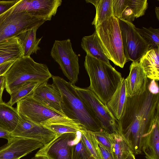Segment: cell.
Listing matches in <instances>:
<instances>
[{
	"label": "cell",
	"mask_w": 159,
	"mask_h": 159,
	"mask_svg": "<svg viewBox=\"0 0 159 159\" xmlns=\"http://www.w3.org/2000/svg\"><path fill=\"white\" fill-rule=\"evenodd\" d=\"M158 110L159 93L151 90L148 82L143 94L127 97L122 117L118 120V131L134 155L142 153L143 138Z\"/></svg>",
	"instance_id": "6da1fadb"
},
{
	"label": "cell",
	"mask_w": 159,
	"mask_h": 159,
	"mask_svg": "<svg viewBox=\"0 0 159 159\" xmlns=\"http://www.w3.org/2000/svg\"><path fill=\"white\" fill-rule=\"evenodd\" d=\"M52 78L61 93V107L64 115L88 130L95 132L103 130L95 116L81 99L74 85L59 76L52 75Z\"/></svg>",
	"instance_id": "7a4b0ae2"
},
{
	"label": "cell",
	"mask_w": 159,
	"mask_h": 159,
	"mask_svg": "<svg viewBox=\"0 0 159 159\" xmlns=\"http://www.w3.org/2000/svg\"><path fill=\"white\" fill-rule=\"evenodd\" d=\"M84 66L89 76L88 88L106 104L122 77L120 73L109 65L86 54Z\"/></svg>",
	"instance_id": "3957f363"
},
{
	"label": "cell",
	"mask_w": 159,
	"mask_h": 159,
	"mask_svg": "<svg viewBox=\"0 0 159 159\" xmlns=\"http://www.w3.org/2000/svg\"><path fill=\"white\" fill-rule=\"evenodd\" d=\"M3 75L5 88L10 94L26 82L42 83L52 76L47 65L35 61L30 57L24 56L15 61Z\"/></svg>",
	"instance_id": "277c9868"
},
{
	"label": "cell",
	"mask_w": 159,
	"mask_h": 159,
	"mask_svg": "<svg viewBox=\"0 0 159 159\" xmlns=\"http://www.w3.org/2000/svg\"><path fill=\"white\" fill-rule=\"evenodd\" d=\"M95 31L109 60L123 68L127 61L118 19L113 15L95 26Z\"/></svg>",
	"instance_id": "5b68a950"
},
{
	"label": "cell",
	"mask_w": 159,
	"mask_h": 159,
	"mask_svg": "<svg viewBox=\"0 0 159 159\" xmlns=\"http://www.w3.org/2000/svg\"><path fill=\"white\" fill-rule=\"evenodd\" d=\"M16 103V109L20 117L37 125L45 126L52 124H76L66 117L40 104L31 95Z\"/></svg>",
	"instance_id": "8992f818"
},
{
	"label": "cell",
	"mask_w": 159,
	"mask_h": 159,
	"mask_svg": "<svg viewBox=\"0 0 159 159\" xmlns=\"http://www.w3.org/2000/svg\"><path fill=\"white\" fill-rule=\"evenodd\" d=\"M16 4L0 15V42L38 26L46 21L25 11H18Z\"/></svg>",
	"instance_id": "52a82bcc"
},
{
	"label": "cell",
	"mask_w": 159,
	"mask_h": 159,
	"mask_svg": "<svg viewBox=\"0 0 159 159\" xmlns=\"http://www.w3.org/2000/svg\"><path fill=\"white\" fill-rule=\"evenodd\" d=\"M50 55L69 82L75 85L78 80L80 66L78 56L72 49L70 40H55Z\"/></svg>",
	"instance_id": "ba28073f"
},
{
	"label": "cell",
	"mask_w": 159,
	"mask_h": 159,
	"mask_svg": "<svg viewBox=\"0 0 159 159\" xmlns=\"http://www.w3.org/2000/svg\"><path fill=\"white\" fill-rule=\"evenodd\" d=\"M75 89L84 103L99 122L103 129L109 134L118 131V120L103 103L88 87L81 88L74 85Z\"/></svg>",
	"instance_id": "9c48e42d"
},
{
	"label": "cell",
	"mask_w": 159,
	"mask_h": 159,
	"mask_svg": "<svg viewBox=\"0 0 159 159\" xmlns=\"http://www.w3.org/2000/svg\"><path fill=\"white\" fill-rule=\"evenodd\" d=\"M127 59L139 61L150 50V46L135 29L131 22L118 18Z\"/></svg>",
	"instance_id": "30bf717a"
},
{
	"label": "cell",
	"mask_w": 159,
	"mask_h": 159,
	"mask_svg": "<svg viewBox=\"0 0 159 159\" xmlns=\"http://www.w3.org/2000/svg\"><path fill=\"white\" fill-rule=\"evenodd\" d=\"M79 131L56 135L40 148L35 156H42L47 159H72L73 145Z\"/></svg>",
	"instance_id": "8fae6325"
},
{
	"label": "cell",
	"mask_w": 159,
	"mask_h": 159,
	"mask_svg": "<svg viewBox=\"0 0 159 159\" xmlns=\"http://www.w3.org/2000/svg\"><path fill=\"white\" fill-rule=\"evenodd\" d=\"M62 2L61 0H19L15 8L17 11H26L46 21L51 20L55 16Z\"/></svg>",
	"instance_id": "7c38bea8"
},
{
	"label": "cell",
	"mask_w": 159,
	"mask_h": 159,
	"mask_svg": "<svg viewBox=\"0 0 159 159\" xmlns=\"http://www.w3.org/2000/svg\"><path fill=\"white\" fill-rule=\"evenodd\" d=\"M43 146L37 140L14 136L0 147V159H20Z\"/></svg>",
	"instance_id": "4fadbf2b"
},
{
	"label": "cell",
	"mask_w": 159,
	"mask_h": 159,
	"mask_svg": "<svg viewBox=\"0 0 159 159\" xmlns=\"http://www.w3.org/2000/svg\"><path fill=\"white\" fill-rule=\"evenodd\" d=\"M11 133L14 137L34 140L44 145L49 143L56 136L54 132L46 127L21 117L16 128Z\"/></svg>",
	"instance_id": "5bb4252c"
},
{
	"label": "cell",
	"mask_w": 159,
	"mask_h": 159,
	"mask_svg": "<svg viewBox=\"0 0 159 159\" xmlns=\"http://www.w3.org/2000/svg\"><path fill=\"white\" fill-rule=\"evenodd\" d=\"M48 82L39 84L31 95V96L43 106L66 116L61 108L62 98L59 89L53 83L50 84Z\"/></svg>",
	"instance_id": "9a60e30c"
},
{
	"label": "cell",
	"mask_w": 159,
	"mask_h": 159,
	"mask_svg": "<svg viewBox=\"0 0 159 159\" xmlns=\"http://www.w3.org/2000/svg\"><path fill=\"white\" fill-rule=\"evenodd\" d=\"M130 72L125 79L127 97L143 94L146 91L149 80L139 61H133Z\"/></svg>",
	"instance_id": "2e32d148"
},
{
	"label": "cell",
	"mask_w": 159,
	"mask_h": 159,
	"mask_svg": "<svg viewBox=\"0 0 159 159\" xmlns=\"http://www.w3.org/2000/svg\"><path fill=\"white\" fill-rule=\"evenodd\" d=\"M142 152L147 159H159V110L143 138Z\"/></svg>",
	"instance_id": "e0dca14e"
},
{
	"label": "cell",
	"mask_w": 159,
	"mask_h": 159,
	"mask_svg": "<svg viewBox=\"0 0 159 159\" xmlns=\"http://www.w3.org/2000/svg\"><path fill=\"white\" fill-rule=\"evenodd\" d=\"M23 50L17 36L8 38L0 42V64L16 61L23 56Z\"/></svg>",
	"instance_id": "ac0fdd59"
},
{
	"label": "cell",
	"mask_w": 159,
	"mask_h": 159,
	"mask_svg": "<svg viewBox=\"0 0 159 159\" xmlns=\"http://www.w3.org/2000/svg\"><path fill=\"white\" fill-rule=\"evenodd\" d=\"M127 96L125 79L122 78L116 90L106 104L108 108L117 120L123 114Z\"/></svg>",
	"instance_id": "d6986e66"
},
{
	"label": "cell",
	"mask_w": 159,
	"mask_h": 159,
	"mask_svg": "<svg viewBox=\"0 0 159 159\" xmlns=\"http://www.w3.org/2000/svg\"><path fill=\"white\" fill-rule=\"evenodd\" d=\"M139 62L148 79L159 80V48L149 50L141 58Z\"/></svg>",
	"instance_id": "ffe728a7"
},
{
	"label": "cell",
	"mask_w": 159,
	"mask_h": 159,
	"mask_svg": "<svg viewBox=\"0 0 159 159\" xmlns=\"http://www.w3.org/2000/svg\"><path fill=\"white\" fill-rule=\"evenodd\" d=\"M81 47L86 54L102 61L111 65L106 55L95 31L92 35L84 36Z\"/></svg>",
	"instance_id": "44dd1931"
},
{
	"label": "cell",
	"mask_w": 159,
	"mask_h": 159,
	"mask_svg": "<svg viewBox=\"0 0 159 159\" xmlns=\"http://www.w3.org/2000/svg\"><path fill=\"white\" fill-rule=\"evenodd\" d=\"M39 27H35L17 36L23 50V56L30 57L31 55L37 54V51L40 50L39 45L42 37L37 39L36 36Z\"/></svg>",
	"instance_id": "7402d4cb"
},
{
	"label": "cell",
	"mask_w": 159,
	"mask_h": 159,
	"mask_svg": "<svg viewBox=\"0 0 159 159\" xmlns=\"http://www.w3.org/2000/svg\"><path fill=\"white\" fill-rule=\"evenodd\" d=\"M20 116L16 108L4 102L0 104V127L10 132L17 126Z\"/></svg>",
	"instance_id": "603a6c76"
},
{
	"label": "cell",
	"mask_w": 159,
	"mask_h": 159,
	"mask_svg": "<svg viewBox=\"0 0 159 159\" xmlns=\"http://www.w3.org/2000/svg\"><path fill=\"white\" fill-rule=\"evenodd\" d=\"M95 6L96 13L92 24L98 25L109 19L113 15L112 0H86Z\"/></svg>",
	"instance_id": "cb8c5ba5"
},
{
	"label": "cell",
	"mask_w": 159,
	"mask_h": 159,
	"mask_svg": "<svg viewBox=\"0 0 159 159\" xmlns=\"http://www.w3.org/2000/svg\"><path fill=\"white\" fill-rule=\"evenodd\" d=\"M113 159H126L132 152L118 131L110 134Z\"/></svg>",
	"instance_id": "d4e9b609"
},
{
	"label": "cell",
	"mask_w": 159,
	"mask_h": 159,
	"mask_svg": "<svg viewBox=\"0 0 159 159\" xmlns=\"http://www.w3.org/2000/svg\"><path fill=\"white\" fill-rule=\"evenodd\" d=\"M80 138L95 159H102L98 142L93 132L83 128L80 131Z\"/></svg>",
	"instance_id": "484cf974"
},
{
	"label": "cell",
	"mask_w": 159,
	"mask_h": 159,
	"mask_svg": "<svg viewBox=\"0 0 159 159\" xmlns=\"http://www.w3.org/2000/svg\"><path fill=\"white\" fill-rule=\"evenodd\" d=\"M40 84L36 81H28L24 83L10 94V99L7 103L12 106L20 100L31 95Z\"/></svg>",
	"instance_id": "4316f807"
},
{
	"label": "cell",
	"mask_w": 159,
	"mask_h": 159,
	"mask_svg": "<svg viewBox=\"0 0 159 159\" xmlns=\"http://www.w3.org/2000/svg\"><path fill=\"white\" fill-rule=\"evenodd\" d=\"M135 29L142 38L150 46V49L159 48V29L150 27Z\"/></svg>",
	"instance_id": "83f0119b"
},
{
	"label": "cell",
	"mask_w": 159,
	"mask_h": 159,
	"mask_svg": "<svg viewBox=\"0 0 159 159\" xmlns=\"http://www.w3.org/2000/svg\"><path fill=\"white\" fill-rule=\"evenodd\" d=\"M45 127L54 132L56 136L66 133H76L83 128L76 124H52Z\"/></svg>",
	"instance_id": "f1b7e54d"
},
{
	"label": "cell",
	"mask_w": 159,
	"mask_h": 159,
	"mask_svg": "<svg viewBox=\"0 0 159 159\" xmlns=\"http://www.w3.org/2000/svg\"><path fill=\"white\" fill-rule=\"evenodd\" d=\"M93 157L80 138L73 147L72 159H93Z\"/></svg>",
	"instance_id": "f546056e"
},
{
	"label": "cell",
	"mask_w": 159,
	"mask_h": 159,
	"mask_svg": "<svg viewBox=\"0 0 159 159\" xmlns=\"http://www.w3.org/2000/svg\"><path fill=\"white\" fill-rule=\"evenodd\" d=\"M148 6L147 0H128V6L131 9L136 18L144 15Z\"/></svg>",
	"instance_id": "4dcf8cb0"
},
{
	"label": "cell",
	"mask_w": 159,
	"mask_h": 159,
	"mask_svg": "<svg viewBox=\"0 0 159 159\" xmlns=\"http://www.w3.org/2000/svg\"><path fill=\"white\" fill-rule=\"evenodd\" d=\"M93 132L98 143L111 151L112 143L110 134L108 133L103 129Z\"/></svg>",
	"instance_id": "1f68e13d"
},
{
	"label": "cell",
	"mask_w": 159,
	"mask_h": 159,
	"mask_svg": "<svg viewBox=\"0 0 159 159\" xmlns=\"http://www.w3.org/2000/svg\"><path fill=\"white\" fill-rule=\"evenodd\" d=\"M113 15L120 18L122 13L128 7V0H112Z\"/></svg>",
	"instance_id": "d6a6232c"
},
{
	"label": "cell",
	"mask_w": 159,
	"mask_h": 159,
	"mask_svg": "<svg viewBox=\"0 0 159 159\" xmlns=\"http://www.w3.org/2000/svg\"><path fill=\"white\" fill-rule=\"evenodd\" d=\"M19 0H0V15L13 6Z\"/></svg>",
	"instance_id": "836d02e7"
},
{
	"label": "cell",
	"mask_w": 159,
	"mask_h": 159,
	"mask_svg": "<svg viewBox=\"0 0 159 159\" xmlns=\"http://www.w3.org/2000/svg\"><path fill=\"white\" fill-rule=\"evenodd\" d=\"M135 18L133 11L128 6L123 12L120 18L131 22L134 20Z\"/></svg>",
	"instance_id": "e575fe53"
},
{
	"label": "cell",
	"mask_w": 159,
	"mask_h": 159,
	"mask_svg": "<svg viewBox=\"0 0 159 159\" xmlns=\"http://www.w3.org/2000/svg\"><path fill=\"white\" fill-rule=\"evenodd\" d=\"M98 145L102 159H113L110 151L99 143Z\"/></svg>",
	"instance_id": "d590c367"
},
{
	"label": "cell",
	"mask_w": 159,
	"mask_h": 159,
	"mask_svg": "<svg viewBox=\"0 0 159 159\" xmlns=\"http://www.w3.org/2000/svg\"><path fill=\"white\" fill-rule=\"evenodd\" d=\"M15 61H11L0 64V76L3 75Z\"/></svg>",
	"instance_id": "8d00e7d4"
},
{
	"label": "cell",
	"mask_w": 159,
	"mask_h": 159,
	"mask_svg": "<svg viewBox=\"0 0 159 159\" xmlns=\"http://www.w3.org/2000/svg\"><path fill=\"white\" fill-rule=\"evenodd\" d=\"M11 132L0 127V138L5 139L8 141H11L13 138Z\"/></svg>",
	"instance_id": "74e56055"
},
{
	"label": "cell",
	"mask_w": 159,
	"mask_h": 159,
	"mask_svg": "<svg viewBox=\"0 0 159 159\" xmlns=\"http://www.w3.org/2000/svg\"><path fill=\"white\" fill-rule=\"evenodd\" d=\"M5 78L3 75L0 76V104L4 102L2 100V95L4 89L5 88Z\"/></svg>",
	"instance_id": "f35d334b"
},
{
	"label": "cell",
	"mask_w": 159,
	"mask_h": 159,
	"mask_svg": "<svg viewBox=\"0 0 159 159\" xmlns=\"http://www.w3.org/2000/svg\"><path fill=\"white\" fill-rule=\"evenodd\" d=\"M126 159H136L135 155L131 152Z\"/></svg>",
	"instance_id": "ab89813d"
},
{
	"label": "cell",
	"mask_w": 159,
	"mask_h": 159,
	"mask_svg": "<svg viewBox=\"0 0 159 159\" xmlns=\"http://www.w3.org/2000/svg\"><path fill=\"white\" fill-rule=\"evenodd\" d=\"M155 13L156 14V16L158 20H159V7H156L155 9Z\"/></svg>",
	"instance_id": "60d3db41"
},
{
	"label": "cell",
	"mask_w": 159,
	"mask_h": 159,
	"mask_svg": "<svg viewBox=\"0 0 159 159\" xmlns=\"http://www.w3.org/2000/svg\"><path fill=\"white\" fill-rule=\"evenodd\" d=\"M31 159H47L45 157L42 156H37L32 157Z\"/></svg>",
	"instance_id": "b9f144b4"
},
{
	"label": "cell",
	"mask_w": 159,
	"mask_h": 159,
	"mask_svg": "<svg viewBox=\"0 0 159 159\" xmlns=\"http://www.w3.org/2000/svg\"><path fill=\"white\" fill-rule=\"evenodd\" d=\"M93 159H95V158H93Z\"/></svg>",
	"instance_id": "7bdbcfd3"
},
{
	"label": "cell",
	"mask_w": 159,
	"mask_h": 159,
	"mask_svg": "<svg viewBox=\"0 0 159 159\" xmlns=\"http://www.w3.org/2000/svg\"></svg>",
	"instance_id": "ee69618b"
}]
</instances>
